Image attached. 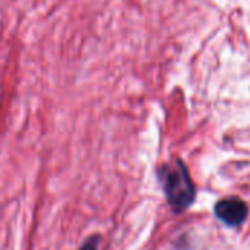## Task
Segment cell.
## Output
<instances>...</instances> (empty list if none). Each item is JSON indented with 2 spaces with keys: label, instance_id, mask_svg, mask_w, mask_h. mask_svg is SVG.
I'll list each match as a JSON object with an SVG mask.
<instances>
[{
  "label": "cell",
  "instance_id": "1",
  "mask_svg": "<svg viewBox=\"0 0 250 250\" xmlns=\"http://www.w3.org/2000/svg\"><path fill=\"white\" fill-rule=\"evenodd\" d=\"M158 179L166 192L167 201L176 212L186 209L195 199V185L189 176L186 166L176 160L164 164L158 170Z\"/></svg>",
  "mask_w": 250,
  "mask_h": 250
},
{
  "label": "cell",
  "instance_id": "2",
  "mask_svg": "<svg viewBox=\"0 0 250 250\" xmlns=\"http://www.w3.org/2000/svg\"><path fill=\"white\" fill-rule=\"evenodd\" d=\"M248 205L239 198H227L217 204L215 215L227 226H240L248 217Z\"/></svg>",
  "mask_w": 250,
  "mask_h": 250
},
{
  "label": "cell",
  "instance_id": "3",
  "mask_svg": "<svg viewBox=\"0 0 250 250\" xmlns=\"http://www.w3.org/2000/svg\"><path fill=\"white\" fill-rule=\"evenodd\" d=\"M100 249V236H91L85 240L79 250H98Z\"/></svg>",
  "mask_w": 250,
  "mask_h": 250
}]
</instances>
